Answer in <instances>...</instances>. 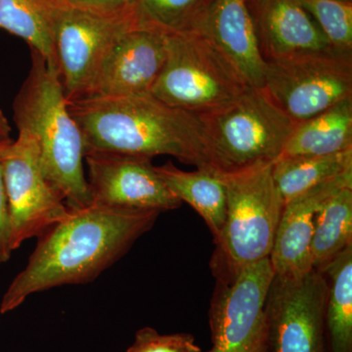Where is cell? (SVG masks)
Returning a JSON list of instances; mask_svg holds the SVG:
<instances>
[{
    "label": "cell",
    "instance_id": "obj_1",
    "mask_svg": "<svg viewBox=\"0 0 352 352\" xmlns=\"http://www.w3.org/2000/svg\"><path fill=\"white\" fill-rule=\"evenodd\" d=\"M161 212L92 205L69 210L41 236L24 270L0 302V314L21 307L34 294L64 285L89 283L126 254Z\"/></svg>",
    "mask_w": 352,
    "mask_h": 352
},
{
    "label": "cell",
    "instance_id": "obj_26",
    "mask_svg": "<svg viewBox=\"0 0 352 352\" xmlns=\"http://www.w3.org/2000/svg\"><path fill=\"white\" fill-rule=\"evenodd\" d=\"M11 139H0V264L8 261L13 252L10 245L8 205L1 166L2 151L4 146Z\"/></svg>",
    "mask_w": 352,
    "mask_h": 352
},
{
    "label": "cell",
    "instance_id": "obj_27",
    "mask_svg": "<svg viewBox=\"0 0 352 352\" xmlns=\"http://www.w3.org/2000/svg\"><path fill=\"white\" fill-rule=\"evenodd\" d=\"M58 6L101 14H119L131 10L133 0H54Z\"/></svg>",
    "mask_w": 352,
    "mask_h": 352
},
{
    "label": "cell",
    "instance_id": "obj_15",
    "mask_svg": "<svg viewBox=\"0 0 352 352\" xmlns=\"http://www.w3.org/2000/svg\"><path fill=\"white\" fill-rule=\"evenodd\" d=\"M352 186V170L317 185L285 203L270 261L275 275L295 277L311 270L310 242L314 220L329 199Z\"/></svg>",
    "mask_w": 352,
    "mask_h": 352
},
{
    "label": "cell",
    "instance_id": "obj_16",
    "mask_svg": "<svg viewBox=\"0 0 352 352\" xmlns=\"http://www.w3.org/2000/svg\"><path fill=\"white\" fill-rule=\"evenodd\" d=\"M265 61L333 50L298 0L248 1Z\"/></svg>",
    "mask_w": 352,
    "mask_h": 352
},
{
    "label": "cell",
    "instance_id": "obj_18",
    "mask_svg": "<svg viewBox=\"0 0 352 352\" xmlns=\"http://www.w3.org/2000/svg\"><path fill=\"white\" fill-rule=\"evenodd\" d=\"M349 149H352V97L296 124L280 157L325 156Z\"/></svg>",
    "mask_w": 352,
    "mask_h": 352
},
{
    "label": "cell",
    "instance_id": "obj_3",
    "mask_svg": "<svg viewBox=\"0 0 352 352\" xmlns=\"http://www.w3.org/2000/svg\"><path fill=\"white\" fill-rule=\"evenodd\" d=\"M14 122L38 143L46 179L69 210L92 205L85 173L82 131L69 113L59 76L32 51L29 76L16 96Z\"/></svg>",
    "mask_w": 352,
    "mask_h": 352
},
{
    "label": "cell",
    "instance_id": "obj_4",
    "mask_svg": "<svg viewBox=\"0 0 352 352\" xmlns=\"http://www.w3.org/2000/svg\"><path fill=\"white\" fill-rule=\"evenodd\" d=\"M273 166L219 173L226 189V217L210 261L217 282L231 283L248 266L270 258L285 206Z\"/></svg>",
    "mask_w": 352,
    "mask_h": 352
},
{
    "label": "cell",
    "instance_id": "obj_19",
    "mask_svg": "<svg viewBox=\"0 0 352 352\" xmlns=\"http://www.w3.org/2000/svg\"><path fill=\"white\" fill-rule=\"evenodd\" d=\"M58 8L54 0H0V29L24 39L56 72L54 30Z\"/></svg>",
    "mask_w": 352,
    "mask_h": 352
},
{
    "label": "cell",
    "instance_id": "obj_14",
    "mask_svg": "<svg viewBox=\"0 0 352 352\" xmlns=\"http://www.w3.org/2000/svg\"><path fill=\"white\" fill-rule=\"evenodd\" d=\"M197 34L210 41L251 87L263 88L266 61L247 0H208Z\"/></svg>",
    "mask_w": 352,
    "mask_h": 352
},
{
    "label": "cell",
    "instance_id": "obj_7",
    "mask_svg": "<svg viewBox=\"0 0 352 352\" xmlns=\"http://www.w3.org/2000/svg\"><path fill=\"white\" fill-rule=\"evenodd\" d=\"M263 88L300 124L352 97V53L331 50L266 61Z\"/></svg>",
    "mask_w": 352,
    "mask_h": 352
},
{
    "label": "cell",
    "instance_id": "obj_29",
    "mask_svg": "<svg viewBox=\"0 0 352 352\" xmlns=\"http://www.w3.org/2000/svg\"><path fill=\"white\" fill-rule=\"evenodd\" d=\"M344 1H352V0H344Z\"/></svg>",
    "mask_w": 352,
    "mask_h": 352
},
{
    "label": "cell",
    "instance_id": "obj_6",
    "mask_svg": "<svg viewBox=\"0 0 352 352\" xmlns=\"http://www.w3.org/2000/svg\"><path fill=\"white\" fill-rule=\"evenodd\" d=\"M168 53L151 94L197 116L232 103L250 85L210 41L197 34H166Z\"/></svg>",
    "mask_w": 352,
    "mask_h": 352
},
{
    "label": "cell",
    "instance_id": "obj_10",
    "mask_svg": "<svg viewBox=\"0 0 352 352\" xmlns=\"http://www.w3.org/2000/svg\"><path fill=\"white\" fill-rule=\"evenodd\" d=\"M132 27L131 9L101 14L59 6L54 52L67 101L82 98L113 46Z\"/></svg>",
    "mask_w": 352,
    "mask_h": 352
},
{
    "label": "cell",
    "instance_id": "obj_22",
    "mask_svg": "<svg viewBox=\"0 0 352 352\" xmlns=\"http://www.w3.org/2000/svg\"><path fill=\"white\" fill-rule=\"evenodd\" d=\"M349 170H352V149L325 156L280 157L273 166V176L287 203Z\"/></svg>",
    "mask_w": 352,
    "mask_h": 352
},
{
    "label": "cell",
    "instance_id": "obj_12",
    "mask_svg": "<svg viewBox=\"0 0 352 352\" xmlns=\"http://www.w3.org/2000/svg\"><path fill=\"white\" fill-rule=\"evenodd\" d=\"M85 163L92 204L159 212L182 205L157 175L150 157L89 152L85 155Z\"/></svg>",
    "mask_w": 352,
    "mask_h": 352
},
{
    "label": "cell",
    "instance_id": "obj_8",
    "mask_svg": "<svg viewBox=\"0 0 352 352\" xmlns=\"http://www.w3.org/2000/svg\"><path fill=\"white\" fill-rule=\"evenodd\" d=\"M1 166L14 252L66 217L69 208L46 179L38 143L31 134L19 131L15 141L6 143Z\"/></svg>",
    "mask_w": 352,
    "mask_h": 352
},
{
    "label": "cell",
    "instance_id": "obj_23",
    "mask_svg": "<svg viewBox=\"0 0 352 352\" xmlns=\"http://www.w3.org/2000/svg\"><path fill=\"white\" fill-rule=\"evenodd\" d=\"M208 0H134V25L166 34H190L195 30Z\"/></svg>",
    "mask_w": 352,
    "mask_h": 352
},
{
    "label": "cell",
    "instance_id": "obj_28",
    "mask_svg": "<svg viewBox=\"0 0 352 352\" xmlns=\"http://www.w3.org/2000/svg\"><path fill=\"white\" fill-rule=\"evenodd\" d=\"M11 127L7 122L6 116L0 110V139H10Z\"/></svg>",
    "mask_w": 352,
    "mask_h": 352
},
{
    "label": "cell",
    "instance_id": "obj_17",
    "mask_svg": "<svg viewBox=\"0 0 352 352\" xmlns=\"http://www.w3.org/2000/svg\"><path fill=\"white\" fill-rule=\"evenodd\" d=\"M156 170L171 193L203 217L215 239L226 217V189L219 171L210 168L185 171L171 162L156 166Z\"/></svg>",
    "mask_w": 352,
    "mask_h": 352
},
{
    "label": "cell",
    "instance_id": "obj_2",
    "mask_svg": "<svg viewBox=\"0 0 352 352\" xmlns=\"http://www.w3.org/2000/svg\"><path fill=\"white\" fill-rule=\"evenodd\" d=\"M67 102L82 131L85 154L171 156L197 168L214 170L205 129L195 113L168 105L152 94Z\"/></svg>",
    "mask_w": 352,
    "mask_h": 352
},
{
    "label": "cell",
    "instance_id": "obj_5",
    "mask_svg": "<svg viewBox=\"0 0 352 352\" xmlns=\"http://www.w3.org/2000/svg\"><path fill=\"white\" fill-rule=\"evenodd\" d=\"M199 118L210 164L220 173L275 163L296 126L264 88L250 87L226 107Z\"/></svg>",
    "mask_w": 352,
    "mask_h": 352
},
{
    "label": "cell",
    "instance_id": "obj_30",
    "mask_svg": "<svg viewBox=\"0 0 352 352\" xmlns=\"http://www.w3.org/2000/svg\"><path fill=\"white\" fill-rule=\"evenodd\" d=\"M247 1H252V0H247Z\"/></svg>",
    "mask_w": 352,
    "mask_h": 352
},
{
    "label": "cell",
    "instance_id": "obj_31",
    "mask_svg": "<svg viewBox=\"0 0 352 352\" xmlns=\"http://www.w3.org/2000/svg\"><path fill=\"white\" fill-rule=\"evenodd\" d=\"M133 1H134V0H133ZM132 4H133V3H132Z\"/></svg>",
    "mask_w": 352,
    "mask_h": 352
},
{
    "label": "cell",
    "instance_id": "obj_13",
    "mask_svg": "<svg viewBox=\"0 0 352 352\" xmlns=\"http://www.w3.org/2000/svg\"><path fill=\"white\" fill-rule=\"evenodd\" d=\"M168 53L166 34L132 27L104 60L82 98H110L151 94Z\"/></svg>",
    "mask_w": 352,
    "mask_h": 352
},
{
    "label": "cell",
    "instance_id": "obj_21",
    "mask_svg": "<svg viewBox=\"0 0 352 352\" xmlns=\"http://www.w3.org/2000/svg\"><path fill=\"white\" fill-rule=\"evenodd\" d=\"M352 247V186L329 199L314 220L310 258L321 271L347 248Z\"/></svg>",
    "mask_w": 352,
    "mask_h": 352
},
{
    "label": "cell",
    "instance_id": "obj_20",
    "mask_svg": "<svg viewBox=\"0 0 352 352\" xmlns=\"http://www.w3.org/2000/svg\"><path fill=\"white\" fill-rule=\"evenodd\" d=\"M327 281L325 328L330 352H352V247L321 270Z\"/></svg>",
    "mask_w": 352,
    "mask_h": 352
},
{
    "label": "cell",
    "instance_id": "obj_9",
    "mask_svg": "<svg viewBox=\"0 0 352 352\" xmlns=\"http://www.w3.org/2000/svg\"><path fill=\"white\" fill-rule=\"evenodd\" d=\"M274 270L270 258L248 266L231 283L217 282L208 352H270L266 302Z\"/></svg>",
    "mask_w": 352,
    "mask_h": 352
},
{
    "label": "cell",
    "instance_id": "obj_24",
    "mask_svg": "<svg viewBox=\"0 0 352 352\" xmlns=\"http://www.w3.org/2000/svg\"><path fill=\"white\" fill-rule=\"evenodd\" d=\"M333 50L352 53V1L298 0Z\"/></svg>",
    "mask_w": 352,
    "mask_h": 352
},
{
    "label": "cell",
    "instance_id": "obj_25",
    "mask_svg": "<svg viewBox=\"0 0 352 352\" xmlns=\"http://www.w3.org/2000/svg\"><path fill=\"white\" fill-rule=\"evenodd\" d=\"M126 352H204L190 333L162 335L155 329L138 331L133 344Z\"/></svg>",
    "mask_w": 352,
    "mask_h": 352
},
{
    "label": "cell",
    "instance_id": "obj_11",
    "mask_svg": "<svg viewBox=\"0 0 352 352\" xmlns=\"http://www.w3.org/2000/svg\"><path fill=\"white\" fill-rule=\"evenodd\" d=\"M326 298L321 271L275 275L266 302L270 352H324Z\"/></svg>",
    "mask_w": 352,
    "mask_h": 352
}]
</instances>
